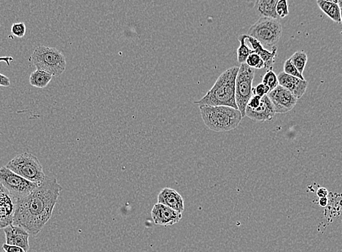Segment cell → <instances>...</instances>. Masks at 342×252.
Wrapping results in <instances>:
<instances>
[{"instance_id": "5b68a950", "label": "cell", "mask_w": 342, "mask_h": 252, "mask_svg": "<svg viewBox=\"0 0 342 252\" xmlns=\"http://www.w3.org/2000/svg\"><path fill=\"white\" fill-rule=\"evenodd\" d=\"M5 167L27 180L38 185L42 184L47 177L37 157L27 152L17 155Z\"/></svg>"}, {"instance_id": "d4e9b609", "label": "cell", "mask_w": 342, "mask_h": 252, "mask_svg": "<svg viewBox=\"0 0 342 252\" xmlns=\"http://www.w3.org/2000/svg\"><path fill=\"white\" fill-rule=\"evenodd\" d=\"M276 13L278 18H284L289 14L288 2L287 0H279L276 5Z\"/></svg>"}, {"instance_id": "f546056e", "label": "cell", "mask_w": 342, "mask_h": 252, "mask_svg": "<svg viewBox=\"0 0 342 252\" xmlns=\"http://www.w3.org/2000/svg\"><path fill=\"white\" fill-rule=\"evenodd\" d=\"M2 248H3L5 252H25L22 248L18 247V246L8 245L7 243H4Z\"/></svg>"}, {"instance_id": "3957f363", "label": "cell", "mask_w": 342, "mask_h": 252, "mask_svg": "<svg viewBox=\"0 0 342 252\" xmlns=\"http://www.w3.org/2000/svg\"><path fill=\"white\" fill-rule=\"evenodd\" d=\"M199 109L205 125L215 132L233 130L243 118L239 110L231 107L206 106L199 107Z\"/></svg>"}, {"instance_id": "9c48e42d", "label": "cell", "mask_w": 342, "mask_h": 252, "mask_svg": "<svg viewBox=\"0 0 342 252\" xmlns=\"http://www.w3.org/2000/svg\"><path fill=\"white\" fill-rule=\"evenodd\" d=\"M267 96L272 102L276 113H286L291 111L298 102L294 95L279 85L268 93Z\"/></svg>"}, {"instance_id": "7c38bea8", "label": "cell", "mask_w": 342, "mask_h": 252, "mask_svg": "<svg viewBox=\"0 0 342 252\" xmlns=\"http://www.w3.org/2000/svg\"><path fill=\"white\" fill-rule=\"evenodd\" d=\"M4 233L7 244L18 246L24 251H29L30 235L25 230L19 226L11 225L5 227Z\"/></svg>"}, {"instance_id": "9a60e30c", "label": "cell", "mask_w": 342, "mask_h": 252, "mask_svg": "<svg viewBox=\"0 0 342 252\" xmlns=\"http://www.w3.org/2000/svg\"><path fill=\"white\" fill-rule=\"evenodd\" d=\"M158 203L183 214L185 210L184 200L177 191L170 188L162 189L158 196Z\"/></svg>"}, {"instance_id": "e0dca14e", "label": "cell", "mask_w": 342, "mask_h": 252, "mask_svg": "<svg viewBox=\"0 0 342 252\" xmlns=\"http://www.w3.org/2000/svg\"><path fill=\"white\" fill-rule=\"evenodd\" d=\"M277 0H258L255 2V8L257 13L262 18L277 19L278 16L276 13V5Z\"/></svg>"}, {"instance_id": "6da1fadb", "label": "cell", "mask_w": 342, "mask_h": 252, "mask_svg": "<svg viewBox=\"0 0 342 252\" xmlns=\"http://www.w3.org/2000/svg\"><path fill=\"white\" fill-rule=\"evenodd\" d=\"M62 191L56 178L46 177L29 196L16 201L13 225L37 236L51 220Z\"/></svg>"}, {"instance_id": "f1b7e54d", "label": "cell", "mask_w": 342, "mask_h": 252, "mask_svg": "<svg viewBox=\"0 0 342 252\" xmlns=\"http://www.w3.org/2000/svg\"><path fill=\"white\" fill-rule=\"evenodd\" d=\"M260 102H261V98L260 97L253 95L250 99L249 100L246 107L250 108V109H256V108H258L260 106Z\"/></svg>"}, {"instance_id": "44dd1931", "label": "cell", "mask_w": 342, "mask_h": 252, "mask_svg": "<svg viewBox=\"0 0 342 252\" xmlns=\"http://www.w3.org/2000/svg\"><path fill=\"white\" fill-rule=\"evenodd\" d=\"M239 40L240 46L237 50V59L240 64H243V63H245L249 55L253 53L254 51L247 45L245 34L240 35Z\"/></svg>"}, {"instance_id": "ac0fdd59", "label": "cell", "mask_w": 342, "mask_h": 252, "mask_svg": "<svg viewBox=\"0 0 342 252\" xmlns=\"http://www.w3.org/2000/svg\"><path fill=\"white\" fill-rule=\"evenodd\" d=\"M321 10L326 13L331 20L338 24H341V8L338 5L333 4L331 1H317Z\"/></svg>"}, {"instance_id": "277c9868", "label": "cell", "mask_w": 342, "mask_h": 252, "mask_svg": "<svg viewBox=\"0 0 342 252\" xmlns=\"http://www.w3.org/2000/svg\"><path fill=\"white\" fill-rule=\"evenodd\" d=\"M29 60L38 70L44 71L53 77L61 76L67 67L65 55L56 48L51 47H37L33 51Z\"/></svg>"}, {"instance_id": "7402d4cb", "label": "cell", "mask_w": 342, "mask_h": 252, "mask_svg": "<svg viewBox=\"0 0 342 252\" xmlns=\"http://www.w3.org/2000/svg\"><path fill=\"white\" fill-rule=\"evenodd\" d=\"M262 84L269 87L271 92L279 85L277 76L273 71H269V72H266L265 75L264 76V78H263Z\"/></svg>"}, {"instance_id": "d6a6232c", "label": "cell", "mask_w": 342, "mask_h": 252, "mask_svg": "<svg viewBox=\"0 0 342 252\" xmlns=\"http://www.w3.org/2000/svg\"><path fill=\"white\" fill-rule=\"evenodd\" d=\"M331 3H333V4H336L339 6L340 8H341L342 1L341 0H331Z\"/></svg>"}, {"instance_id": "8992f818", "label": "cell", "mask_w": 342, "mask_h": 252, "mask_svg": "<svg viewBox=\"0 0 342 252\" xmlns=\"http://www.w3.org/2000/svg\"><path fill=\"white\" fill-rule=\"evenodd\" d=\"M283 27L277 19L262 18L255 22L248 30V36L259 41L262 46L274 47L279 42Z\"/></svg>"}, {"instance_id": "8fae6325", "label": "cell", "mask_w": 342, "mask_h": 252, "mask_svg": "<svg viewBox=\"0 0 342 252\" xmlns=\"http://www.w3.org/2000/svg\"><path fill=\"white\" fill-rule=\"evenodd\" d=\"M151 217L156 225L168 227L178 223L183 216L182 214L157 203L152 209Z\"/></svg>"}, {"instance_id": "ba28073f", "label": "cell", "mask_w": 342, "mask_h": 252, "mask_svg": "<svg viewBox=\"0 0 342 252\" xmlns=\"http://www.w3.org/2000/svg\"><path fill=\"white\" fill-rule=\"evenodd\" d=\"M0 184L16 201L29 196L39 186L14 173L5 166L0 168Z\"/></svg>"}, {"instance_id": "52a82bcc", "label": "cell", "mask_w": 342, "mask_h": 252, "mask_svg": "<svg viewBox=\"0 0 342 252\" xmlns=\"http://www.w3.org/2000/svg\"><path fill=\"white\" fill-rule=\"evenodd\" d=\"M255 74V69L250 68L246 63H243L240 65L235 81V100L243 118L245 117L247 104L253 96L252 89Z\"/></svg>"}, {"instance_id": "4fadbf2b", "label": "cell", "mask_w": 342, "mask_h": 252, "mask_svg": "<svg viewBox=\"0 0 342 252\" xmlns=\"http://www.w3.org/2000/svg\"><path fill=\"white\" fill-rule=\"evenodd\" d=\"M275 110L270 99L265 96L261 98L260 106L256 109H245V116L255 122H271L275 115Z\"/></svg>"}, {"instance_id": "7a4b0ae2", "label": "cell", "mask_w": 342, "mask_h": 252, "mask_svg": "<svg viewBox=\"0 0 342 252\" xmlns=\"http://www.w3.org/2000/svg\"><path fill=\"white\" fill-rule=\"evenodd\" d=\"M239 67H231L221 74L213 87L203 98L194 102L198 106H228L238 109L235 100V81Z\"/></svg>"}, {"instance_id": "1f68e13d", "label": "cell", "mask_w": 342, "mask_h": 252, "mask_svg": "<svg viewBox=\"0 0 342 252\" xmlns=\"http://www.w3.org/2000/svg\"><path fill=\"white\" fill-rule=\"evenodd\" d=\"M328 200L327 197L326 198H319V203L321 207H326L327 206Z\"/></svg>"}, {"instance_id": "83f0119b", "label": "cell", "mask_w": 342, "mask_h": 252, "mask_svg": "<svg viewBox=\"0 0 342 252\" xmlns=\"http://www.w3.org/2000/svg\"><path fill=\"white\" fill-rule=\"evenodd\" d=\"M13 61V59L12 57H2L0 58V61H6L8 65H10V61ZM10 85V82L9 78L0 74V86L3 87H9Z\"/></svg>"}, {"instance_id": "5bb4252c", "label": "cell", "mask_w": 342, "mask_h": 252, "mask_svg": "<svg viewBox=\"0 0 342 252\" xmlns=\"http://www.w3.org/2000/svg\"><path fill=\"white\" fill-rule=\"evenodd\" d=\"M277 79L279 85L290 91L298 100L303 97L308 87L307 81L288 75L283 72L279 74Z\"/></svg>"}, {"instance_id": "ffe728a7", "label": "cell", "mask_w": 342, "mask_h": 252, "mask_svg": "<svg viewBox=\"0 0 342 252\" xmlns=\"http://www.w3.org/2000/svg\"><path fill=\"white\" fill-rule=\"evenodd\" d=\"M289 59L291 60L292 63L294 65V66L298 71V72L300 74H303L306 65H307V60H308V57H307V53L304 51L295 52L294 54L292 55Z\"/></svg>"}, {"instance_id": "4316f807", "label": "cell", "mask_w": 342, "mask_h": 252, "mask_svg": "<svg viewBox=\"0 0 342 252\" xmlns=\"http://www.w3.org/2000/svg\"><path fill=\"white\" fill-rule=\"evenodd\" d=\"M269 92H270V90H269V87L264 85L262 83H260V84H258L256 87H253V89H252V93H253V95H254V96L260 97V98L267 96L268 93Z\"/></svg>"}, {"instance_id": "d6986e66", "label": "cell", "mask_w": 342, "mask_h": 252, "mask_svg": "<svg viewBox=\"0 0 342 252\" xmlns=\"http://www.w3.org/2000/svg\"><path fill=\"white\" fill-rule=\"evenodd\" d=\"M53 79V76L44 71H34L29 77V82L34 87L45 88L47 87Z\"/></svg>"}, {"instance_id": "603a6c76", "label": "cell", "mask_w": 342, "mask_h": 252, "mask_svg": "<svg viewBox=\"0 0 342 252\" xmlns=\"http://www.w3.org/2000/svg\"><path fill=\"white\" fill-rule=\"evenodd\" d=\"M247 65L253 69H261L264 68V63L261 58L255 53H252L247 58L245 62Z\"/></svg>"}, {"instance_id": "2e32d148", "label": "cell", "mask_w": 342, "mask_h": 252, "mask_svg": "<svg viewBox=\"0 0 342 252\" xmlns=\"http://www.w3.org/2000/svg\"><path fill=\"white\" fill-rule=\"evenodd\" d=\"M245 38H246V40H248L249 43L251 44L254 53L258 55L264 61V68L265 69L266 72L273 71L277 54V47H272V51H269L264 49V47L260 44L259 41L254 39V38L250 37L248 34H245Z\"/></svg>"}, {"instance_id": "30bf717a", "label": "cell", "mask_w": 342, "mask_h": 252, "mask_svg": "<svg viewBox=\"0 0 342 252\" xmlns=\"http://www.w3.org/2000/svg\"><path fill=\"white\" fill-rule=\"evenodd\" d=\"M16 200L0 184V229L13 225Z\"/></svg>"}, {"instance_id": "cb8c5ba5", "label": "cell", "mask_w": 342, "mask_h": 252, "mask_svg": "<svg viewBox=\"0 0 342 252\" xmlns=\"http://www.w3.org/2000/svg\"><path fill=\"white\" fill-rule=\"evenodd\" d=\"M283 72L288 74V75L292 76V77H296V78L302 79V80H305L303 74H300L298 72V71L297 70L290 59L286 60V61L285 62L284 71H283Z\"/></svg>"}, {"instance_id": "4dcf8cb0", "label": "cell", "mask_w": 342, "mask_h": 252, "mask_svg": "<svg viewBox=\"0 0 342 252\" xmlns=\"http://www.w3.org/2000/svg\"><path fill=\"white\" fill-rule=\"evenodd\" d=\"M328 191L326 188H320L317 190V195L319 198L327 197Z\"/></svg>"}, {"instance_id": "484cf974", "label": "cell", "mask_w": 342, "mask_h": 252, "mask_svg": "<svg viewBox=\"0 0 342 252\" xmlns=\"http://www.w3.org/2000/svg\"><path fill=\"white\" fill-rule=\"evenodd\" d=\"M10 30H11L12 34L15 37L22 38L25 36L27 28H26L25 24L21 22V23L13 24Z\"/></svg>"}]
</instances>
